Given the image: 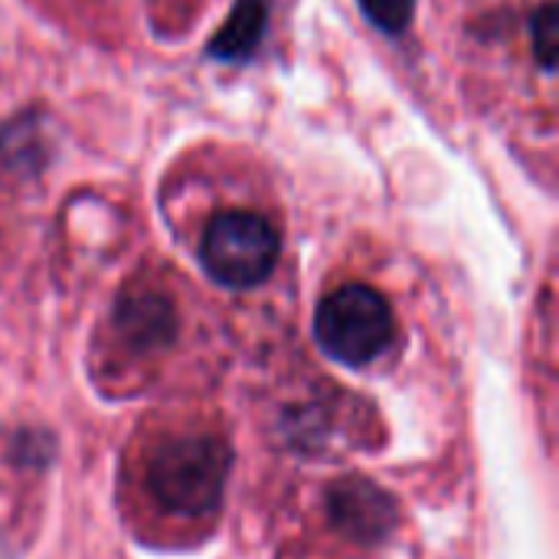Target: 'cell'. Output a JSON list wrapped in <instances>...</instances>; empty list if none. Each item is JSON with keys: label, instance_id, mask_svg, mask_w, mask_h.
<instances>
[{"label": "cell", "instance_id": "7", "mask_svg": "<svg viewBox=\"0 0 559 559\" xmlns=\"http://www.w3.org/2000/svg\"><path fill=\"white\" fill-rule=\"evenodd\" d=\"M360 10L367 13V20L377 29L396 36V33H403L413 23L416 0H360Z\"/></svg>", "mask_w": 559, "mask_h": 559}, {"label": "cell", "instance_id": "4", "mask_svg": "<svg viewBox=\"0 0 559 559\" xmlns=\"http://www.w3.org/2000/svg\"><path fill=\"white\" fill-rule=\"evenodd\" d=\"M331 518L347 537L360 544H377L396 524V508L377 485L364 478H347L331 491Z\"/></svg>", "mask_w": 559, "mask_h": 559}, {"label": "cell", "instance_id": "2", "mask_svg": "<svg viewBox=\"0 0 559 559\" xmlns=\"http://www.w3.org/2000/svg\"><path fill=\"white\" fill-rule=\"evenodd\" d=\"M314 331L324 354L347 367H364L390 347L393 311L370 285H341L318 305Z\"/></svg>", "mask_w": 559, "mask_h": 559}, {"label": "cell", "instance_id": "5", "mask_svg": "<svg viewBox=\"0 0 559 559\" xmlns=\"http://www.w3.org/2000/svg\"><path fill=\"white\" fill-rule=\"evenodd\" d=\"M118 331L138 350L164 347L174 337V308L160 295H131L118 305Z\"/></svg>", "mask_w": 559, "mask_h": 559}, {"label": "cell", "instance_id": "6", "mask_svg": "<svg viewBox=\"0 0 559 559\" xmlns=\"http://www.w3.org/2000/svg\"><path fill=\"white\" fill-rule=\"evenodd\" d=\"M265 20H269V0H236L226 26L210 43V56L223 62L249 59L265 33Z\"/></svg>", "mask_w": 559, "mask_h": 559}, {"label": "cell", "instance_id": "3", "mask_svg": "<svg viewBox=\"0 0 559 559\" xmlns=\"http://www.w3.org/2000/svg\"><path fill=\"white\" fill-rule=\"evenodd\" d=\"M200 259L213 282L226 288H255L278 262V233L259 213L229 210L210 219Z\"/></svg>", "mask_w": 559, "mask_h": 559}, {"label": "cell", "instance_id": "1", "mask_svg": "<svg viewBox=\"0 0 559 559\" xmlns=\"http://www.w3.org/2000/svg\"><path fill=\"white\" fill-rule=\"evenodd\" d=\"M229 475V449L206 432L167 439L151 465L147 488L154 501L177 518H206L219 508Z\"/></svg>", "mask_w": 559, "mask_h": 559}, {"label": "cell", "instance_id": "8", "mask_svg": "<svg viewBox=\"0 0 559 559\" xmlns=\"http://www.w3.org/2000/svg\"><path fill=\"white\" fill-rule=\"evenodd\" d=\"M534 52L540 56L544 69L557 66V7L544 3L534 16Z\"/></svg>", "mask_w": 559, "mask_h": 559}]
</instances>
